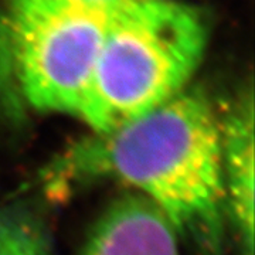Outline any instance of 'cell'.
<instances>
[{"mask_svg": "<svg viewBox=\"0 0 255 255\" xmlns=\"http://www.w3.org/2000/svg\"><path fill=\"white\" fill-rule=\"evenodd\" d=\"M129 186L201 255H221L228 220L219 110L199 87L108 132L75 140L41 173L48 193L97 180Z\"/></svg>", "mask_w": 255, "mask_h": 255, "instance_id": "cell-1", "label": "cell"}, {"mask_svg": "<svg viewBox=\"0 0 255 255\" xmlns=\"http://www.w3.org/2000/svg\"><path fill=\"white\" fill-rule=\"evenodd\" d=\"M200 10L180 0H146L114 10L77 119L108 132L190 87L209 46Z\"/></svg>", "mask_w": 255, "mask_h": 255, "instance_id": "cell-2", "label": "cell"}, {"mask_svg": "<svg viewBox=\"0 0 255 255\" xmlns=\"http://www.w3.org/2000/svg\"><path fill=\"white\" fill-rule=\"evenodd\" d=\"M108 13L11 6L6 88L14 107L77 118L100 54Z\"/></svg>", "mask_w": 255, "mask_h": 255, "instance_id": "cell-3", "label": "cell"}, {"mask_svg": "<svg viewBox=\"0 0 255 255\" xmlns=\"http://www.w3.org/2000/svg\"><path fill=\"white\" fill-rule=\"evenodd\" d=\"M254 91L243 87L219 111L228 227L241 255H254Z\"/></svg>", "mask_w": 255, "mask_h": 255, "instance_id": "cell-4", "label": "cell"}, {"mask_svg": "<svg viewBox=\"0 0 255 255\" xmlns=\"http://www.w3.org/2000/svg\"><path fill=\"white\" fill-rule=\"evenodd\" d=\"M179 244L160 211L128 193L101 214L78 255H180Z\"/></svg>", "mask_w": 255, "mask_h": 255, "instance_id": "cell-5", "label": "cell"}, {"mask_svg": "<svg viewBox=\"0 0 255 255\" xmlns=\"http://www.w3.org/2000/svg\"><path fill=\"white\" fill-rule=\"evenodd\" d=\"M0 255H53V240L40 209L26 201L0 206Z\"/></svg>", "mask_w": 255, "mask_h": 255, "instance_id": "cell-6", "label": "cell"}, {"mask_svg": "<svg viewBox=\"0 0 255 255\" xmlns=\"http://www.w3.org/2000/svg\"><path fill=\"white\" fill-rule=\"evenodd\" d=\"M146 0H11V6H33V7H65L111 13L129 4Z\"/></svg>", "mask_w": 255, "mask_h": 255, "instance_id": "cell-7", "label": "cell"}]
</instances>
